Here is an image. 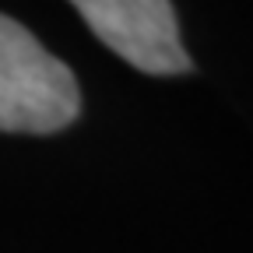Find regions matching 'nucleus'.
<instances>
[{"instance_id":"obj_1","label":"nucleus","mask_w":253,"mask_h":253,"mask_svg":"<svg viewBox=\"0 0 253 253\" xmlns=\"http://www.w3.org/2000/svg\"><path fill=\"white\" fill-rule=\"evenodd\" d=\"M81 113L74 71L32 32L0 14V130L60 134Z\"/></svg>"},{"instance_id":"obj_2","label":"nucleus","mask_w":253,"mask_h":253,"mask_svg":"<svg viewBox=\"0 0 253 253\" xmlns=\"http://www.w3.org/2000/svg\"><path fill=\"white\" fill-rule=\"evenodd\" d=\"M95 39L106 42L130 67L158 78L194 67L183 49L172 0H71Z\"/></svg>"}]
</instances>
